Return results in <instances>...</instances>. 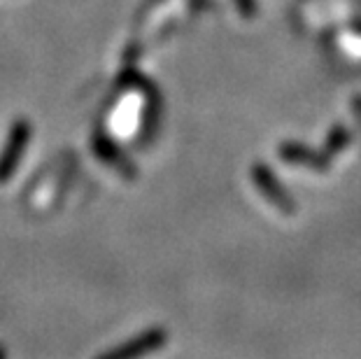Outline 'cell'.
Wrapping results in <instances>:
<instances>
[{
  "label": "cell",
  "instance_id": "6da1fadb",
  "mask_svg": "<svg viewBox=\"0 0 361 359\" xmlns=\"http://www.w3.org/2000/svg\"><path fill=\"white\" fill-rule=\"evenodd\" d=\"M255 180H257V185L261 187V192L266 194L268 201H273L282 212H287V215H291L294 212V201H289V196L282 192V187L278 185V180L271 178V173H268V168L264 166H257L255 171Z\"/></svg>",
  "mask_w": 361,
  "mask_h": 359
},
{
  "label": "cell",
  "instance_id": "7a4b0ae2",
  "mask_svg": "<svg viewBox=\"0 0 361 359\" xmlns=\"http://www.w3.org/2000/svg\"><path fill=\"white\" fill-rule=\"evenodd\" d=\"M166 341V331L161 329H152L147 334L137 336V339H133L128 343V346H121L117 350H112V353H107V357H137V355H145V353H152V350H157L164 346Z\"/></svg>",
  "mask_w": 361,
  "mask_h": 359
}]
</instances>
